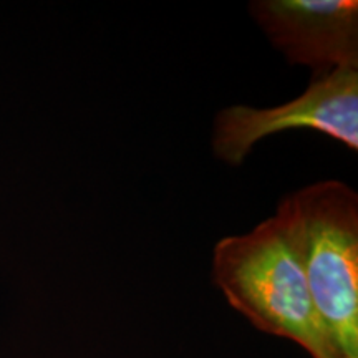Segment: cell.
<instances>
[{"instance_id": "obj_1", "label": "cell", "mask_w": 358, "mask_h": 358, "mask_svg": "<svg viewBox=\"0 0 358 358\" xmlns=\"http://www.w3.org/2000/svg\"><path fill=\"white\" fill-rule=\"evenodd\" d=\"M340 357H358V196L337 179L285 196L275 213Z\"/></svg>"}, {"instance_id": "obj_2", "label": "cell", "mask_w": 358, "mask_h": 358, "mask_svg": "<svg viewBox=\"0 0 358 358\" xmlns=\"http://www.w3.org/2000/svg\"><path fill=\"white\" fill-rule=\"evenodd\" d=\"M213 279L256 329L292 340L312 358H343L327 337L301 264L274 216L250 232L219 241Z\"/></svg>"}, {"instance_id": "obj_3", "label": "cell", "mask_w": 358, "mask_h": 358, "mask_svg": "<svg viewBox=\"0 0 358 358\" xmlns=\"http://www.w3.org/2000/svg\"><path fill=\"white\" fill-rule=\"evenodd\" d=\"M308 128L358 150V70L338 69L312 80L295 100L272 108L236 105L214 120V155L239 166L254 145L271 134Z\"/></svg>"}, {"instance_id": "obj_4", "label": "cell", "mask_w": 358, "mask_h": 358, "mask_svg": "<svg viewBox=\"0 0 358 358\" xmlns=\"http://www.w3.org/2000/svg\"><path fill=\"white\" fill-rule=\"evenodd\" d=\"M249 12L285 60L310 69L313 80L358 69L355 0H257Z\"/></svg>"}, {"instance_id": "obj_5", "label": "cell", "mask_w": 358, "mask_h": 358, "mask_svg": "<svg viewBox=\"0 0 358 358\" xmlns=\"http://www.w3.org/2000/svg\"><path fill=\"white\" fill-rule=\"evenodd\" d=\"M345 358H358V357H345Z\"/></svg>"}]
</instances>
